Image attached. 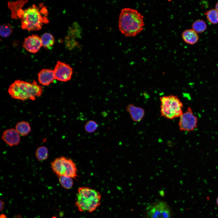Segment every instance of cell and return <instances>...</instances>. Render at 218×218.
<instances>
[{
  "instance_id": "obj_11",
  "label": "cell",
  "mask_w": 218,
  "mask_h": 218,
  "mask_svg": "<svg viewBox=\"0 0 218 218\" xmlns=\"http://www.w3.org/2000/svg\"><path fill=\"white\" fill-rule=\"evenodd\" d=\"M2 138L11 147L18 145L20 140L19 134L13 128H10L5 130L2 133Z\"/></svg>"
},
{
  "instance_id": "obj_6",
  "label": "cell",
  "mask_w": 218,
  "mask_h": 218,
  "mask_svg": "<svg viewBox=\"0 0 218 218\" xmlns=\"http://www.w3.org/2000/svg\"><path fill=\"white\" fill-rule=\"evenodd\" d=\"M51 167L58 177L66 176L76 180L78 177L76 165L70 159L64 157L57 158L51 162Z\"/></svg>"
},
{
  "instance_id": "obj_12",
  "label": "cell",
  "mask_w": 218,
  "mask_h": 218,
  "mask_svg": "<svg viewBox=\"0 0 218 218\" xmlns=\"http://www.w3.org/2000/svg\"><path fill=\"white\" fill-rule=\"evenodd\" d=\"M28 2L27 0H20L8 2V7L11 11L12 18L15 19L21 18L24 11L22 8Z\"/></svg>"
},
{
  "instance_id": "obj_21",
  "label": "cell",
  "mask_w": 218,
  "mask_h": 218,
  "mask_svg": "<svg viewBox=\"0 0 218 218\" xmlns=\"http://www.w3.org/2000/svg\"><path fill=\"white\" fill-rule=\"evenodd\" d=\"M48 148L44 146L38 147L36 149L35 153L36 158L39 161L44 160L47 159L48 157Z\"/></svg>"
},
{
  "instance_id": "obj_7",
  "label": "cell",
  "mask_w": 218,
  "mask_h": 218,
  "mask_svg": "<svg viewBox=\"0 0 218 218\" xmlns=\"http://www.w3.org/2000/svg\"><path fill=\"white\" fill-rule=\"evenodd\" d=\"M172 211L166 202L157 200L149 204L145 210L146 218H171Z\"/></svg>"
},
{
  "instance_id": "obj_1",
  "label": "cell",
  "mask_w": 218,
  "mask_h": 218,
  "mask_svg": "<svg viewBox=\"0 0 218 218\" xmlns=\"http://www.w3.org/2000/svg\"><path fill=\"white\" fill-rule=\"evenodd\" d=\"M144 26L143 16L136 9H122L118 20V27L126 37H134L141 32Z\"/></svg>"
},
{
  "instance_id": "obj_19",
  "label": "cell",
  "mask_w": 218,
  "mask_h": 218,
  "mask_svg": "<svg viewBox=\"0 0 218 218\" xmlns=\"http://www.w3.org/2000/svg\"><path fill=\"white\" fill-rule=\"evenodd\" d=\"M41 38L42 46L45 48L51 47L54 43V38L50 33H44L41 36Z\"/></svg>"
},
{
  "instance_id": "obj_28",
  "label": "cell",
  "mask_w": 218,
  "mask_h": 218,
  "mask_svg": "<svg viewBox=\"0 0 218 218\" xmlns=\"http://www.w3.org/2000/svg\"><path fill=\"white\" fill-rule=\"evenodd\" d=\"M51 218H57L56 216H53Z\"/></svg>"
},
{
  "instance_id": "obj_9",
  "label": "cell",
  "mask_w": 218,
  "mask_h": 218,
  "mask_svg": "<svg viewBox=\"0 0 218 218\" xmlns=\"http://www.w3.org/2000/svg\"><path fill=\"white\" fill-rule=\"evenodd\" d=\"M54 70L55 79L62 82L70 80L73 73V69L70 65L58 61Z\"/></svg>"
},
{
  "instance_id": "obj_14",
  "label": "cell",
  "mask_w": 218,
  "mask_h": 218,
  "mask_svg": "<svg viewBox=\"0 0 218 218\" xmlns=\"http://www.w3.org/2000/svg\"><path fill=\"white\" fill-rule=\"evenodd\" d=\"M126 109L129 113L131 119L135 121L139 122L141 121L145 114L144 111L142 108L136 106L132 104H128Z\"/></svg>"
},
{
  "instance_id": "obj_15",
  "label": "cell",
  "mask_w": 218,
  "mask_h": 218,
  "mask_svg": "<svg viewBox=\"0 0 218 218\" xmlns=\"http://www.w3.org/2000/svg\"><path fill=\"white\" fill-rule=\"evenodd\" d=\"M182 37L185 42L190 45L196 44L199 39L197 33L192 28L184 30L182 33Z\"/></svg>"
},
{
  "instance_id": "obj_20",
  "label": "cell",
  "mask_w": 218,
  "mask_h": 218,
  "mask_svg": "<svg viewBox=\"0 0 218 218\" xmlns=\"http://www.w3.org/2000/svg\"><path fill=\"white\" fill-rule=\"evenodd\" d=\"M59 182L61 186L67 189H71L73 185V178L66 176L58 177Z\"/></svg>"
},
{
  "instance_id": "obj_10",
  "label": "cell",
  "mask_w": 218,
  "mask_h": 218,
  "mask_svg": "<svg viewBox=\"0 0 218 218\" xmlns=\"http://www.w3.org/2000/svg\"><path fill=\"white\" fill-rule=\"evenodd\" d=\"M42 46L41 38L32 35L25 38L23 46L28 52L33 53L38 52Z\"/></svg>"
},
{
  "instance_id": "obj_5",
  "label": "cell",
  "mask_w": 218,
  "mask_h": 218,
  "mask_svg": "<svg viewBox=\"0 0 218 218\" xmlns=\"http://www.w3.org/2000/svg\"><path fill=\"white\" fill-rule=\"evenodd\" d=\"M161 116L169 119L180 117L183 113V104L176 96L169 95L160 97Z\"/></svg>"
},
{
  "instance_id": "obj_18",
  "label": "cell",
  "mask_w": 218,
  "mask_h": 218,
  "mask_svg": "<svg viewBox=\"0 0 218 218\" xmlns=\"http://www.w3.org/2000/svg\"><path fill=\"white\" fill-rule=\"evenodd\" d=\"M204 14L207 20L210 23L216 24L218 23V12L215 8H212L207 11Z\"/></svg>"
},
{
  "instance_id": "obj_23",
  "label": "cell",
  "mask_w": 218,
  "mask_h": 218,
  "mask_svg": "<svg viewBox=\"0 0 218 218\" xmlns=\"http://www.w3.org/2000/svg\"><path fill=\"white\" fill-rule=\"evenodd\" d=\"M98 124L94 121L91 120L88 121L84 125V129L88 133H91L95 131L97 128Z\"/></svg>"
},
{
  "instance_id": "obj_24",
  "label": "cell",
  "mask_w": 218,
  "mask_h": 218,
  "mask_svg": "<svg viewBox=\"0 0 218 218\" xmlns=\"http://www.w3.org/2000/svg\"><path fill=\"white\" fill-rule=\"evenodd\" d=\"M4 207V203L2 200H0V211L3 210Z\"/></svg>"
},
{
  "instance_id": "obj_3",
  "label": "cell",
  "mask_w": 218,
  "mask_h": 218,
  "mask_svg": "<svg viewBox=\"0 0 218 218\" xmlns=\"http://www.w3.org/2000/svg\"><path fill=\"white\" fill-rule=\"evenodd\" d=\"M101 197L100 193L94 189L80 187L76 195L75 205L80 212L92 213L100 205Z\"/></svg>"
},
{
  "instance_id": "obj_22",
  "label": "cell",
  "mask_w": 218,
  "mask_h": 218,
  "mask_svg": "<svg viewBox=\"0 0 218 218\" xmlns=\"http://www.w3.org/2000/svg\"><path fill=\"white\" fill-rule=\"evenodd\" d=\"M12 31V26L9 24H5L0 27V35L4 38L7 37L11 35Z\"/></svg>"
},
{
  "instance_id": "obj_16",
  "label": "cell",
  "mask_w": 218,
  "mask_h": 218,
  "mask_svg": "<svg viewBox=\"0 0 218 218\" xmlns=\"http://www.w3.org/2000/svg\"><path fill=\"white\" fill-rule=\"evenodd\" d=\"M15 129L20 135L26 136L31 131L30 124L25 121H21L18 122L16 125Z\"/></svg>"
},
{
  "instance_id": "obj_27",
  "label": "cell",
  "mask_w": 218,
  "mask_h": 218,
  "mask_svg": "<svg viewBox=\"0 0 218 218\" xmlns=\"http://www.w3.org/2000/svg\"><path fill=\"white\" fill-rule=\"evenodd\" d=\"M216 204H217V206H218V197H217V198L216 199Z\"/></svg>"
},
{
  "instance_id": "obj_25",
  "label": "cell",
  "mask_w": 218,
  "mask_h": 218,
  "mask_svg": "<svg viewBox=\"0 0 218 218\" xmlns=\"http://www.w3.org/2000/svg\"><path fill=\"white\" fill-rule=\"evenodd\" d=\"M218 12V2L216 4L215 8Z\"/></svg>"
},
{
  "instance_id": "obj_2",
  "label": "cell",
  "mask_w": 218,
  "mask_h": 218,
  "mask_svg": "<svg viewBox=\"0 0 218 218\" xmlns=\"http://www.w3.org/2000/svg\"><path fill=\"white\" fill-rule=\"evenodd\" d=\"M43 89L35 80L30 83L18 80L10 85L8 92L13 98L22 101L27 99L34 101L41 95Z\"/></svg>"
},
{
  "instance_id": "obj_4",
  "label": "cell",
  "mask_w": 218,
  "mask_h": 218,
  "mask_svg": "<svg viewBox=\"0 0 218 218\" xmlns=\"http://www.w3.org/2000/svg\"><path fill=\"white\" fill-rule=\"evenodd\" d=\"M21 19V28L28 31L38 30L41 28L43 23L48 22L47 18L41 15L39 8L35 5L24 10Z\"/></svg>"
},
{
  "instance_id": "obj_13",
  "label": "cell",
  "mask_w": 218,
  "mask_h": 218,
  "mask_svg": "<svg viewBox=\"0 0 218 218\" xmlns=\"http://www.w3.org/2000/svg\"><path fill=\"white\" fill-rule=\"evenodd\" d=\"M38 80L39 83L44 86H48L55 80L53 70L43 69L38 73Z\"/></svg>"
},
{
  "instance_id": "obj_17",
  "label": "cell",
  "mask_w": 218,
  "mask_h": 218,
  "mask_svg": "<svg viewBox=\"0 0 218 218\" xmlns=\"http://www.w3.org/2000/svg\"><path fill=\"white\" fill-rule=\"evenodd\" d=\"M206 22L202 19H197L194 21L192 25V29L197 33H202L207 29Z\"/></svg>"
},
{
  "instance_id": "obj_8",
  "label": "cell",
  "mask_w": 218,
  "mask_h": 218,
  "mask_svg": "<svg viewBox=\"0 0 218 218\" xmlns=\"http://www.w3.org/2000/svg\"><path fill=\"white\" fill-rule=\"evenodd\" d=\"M197 119L191 109L189 107L180 117L179 125L180 130L191 131L197 126Z\"/></svg>"
},
{
  "instance_id": "obj_26",
  "label": "cell",
  "mask_w": 218,
  "mask_h": 218,
  "mask_svg": "<svg viewBox=\"0 0 218 218\" xmlns=\"http://www.w3.org/2000/svg\"><path fill=\"white\" fill-rule=\"evenodd\" d=\"M0 218H7V217L5 215L2 214L0 215Z\"/></svg>"
}]
</instances>
